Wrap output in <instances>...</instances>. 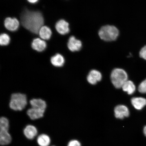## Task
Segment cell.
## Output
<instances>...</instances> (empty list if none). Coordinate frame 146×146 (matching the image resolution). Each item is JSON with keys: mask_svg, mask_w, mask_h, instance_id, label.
Listing matches in <instances>:
<instances>
[{"mask_svg": "<svg viewBox=\"0 0 146 146\" xmlns=\"http://www.w3.org/2000/svg\"><path fill=\"white\" fill-rule=\"evenodd\" d=\"M21 20L22 25L25 29L36 34H38L44 23V19L40 12L28 9H25L21 14Z\"/></svg>", "mask_w": 146, "mask_h": 146, "instance_id": "1", "label": "cell"}, {"mask_svg": "<svg viewBox=\"0 0 146 146\" xmlns=\"http://www.w3.org/2000/svg\"><path fill=\"white\" fill-rule=\"evenodd\" d=\"M27 104V96L21 93H15L11 95L9 106L12 110L21 111L26 107Z\"/></svg>", "mask_w": 146, "mask_h": 146, "instance_id": "2", "label": "cell"}, {"mask_svg": "<svg viewBox=\"0 0 146 146\" xmlns=\"http://www.w3.org/2000/svg\"><path fill=\"white\" fill-rule=\"evenodd\" d=\"M10 122L5 116L0 117V145H9L12 141V137L9 132Z\"/></svg>", "mask_w": 146, "mask_h": 146, "instance_id": "3", "label": "cell"}, {"mask_svg": "<svg viewBox=\"0 0 146 146\" xmlns=\"http://www.w3.org/2000/svg\"><path fill=\"white\" fill-rule=\"evenodd\" d=\"M119 34L118 29L113 25H105L101 27L98 32V35L101 39L108 42L115 40Z\"/></svg>", "mask_w": 146, "mask_h": 146, "instance_id": "4", "label": "cell"}, {"mask_svg": "<svg viewBox=\"0 0 146 146\" xmlns=\"http://www.w3.org/2000/svg\"><path fill=\"white\" fill-rule=\"evenodd\" d=\"M111 79L113 84L116 88H120L127 81V74L123 69H114L111 72Z\"/></svg>", "mask_w": 146, "mask_h": 146, "instance_id": "5", "label": "cell"}, {"mask_svg": "<svg viewBox=\"0 0 146 146\" xmlns=\"http://www.w3.org/2000/svg\"><path fill=\"white\" fill-rule=\"evenodd\" d=\"M114 112L115 117L120 119L128 117L130 114L128 108L123 105L117 106L114 109Z\"/></svg>", "mask_w": 146, "mask_h": 146, "instance_id": "6", "label": "cell"}, {"mask_svg": "<svg viewBox=\"0 0 146 146\" xmlns=\"http://www.w3.org/2000/svg\"><path fill=\"white\" fill-rule=\"evenodd\" d=\"M45 111L31 107L27 109V115L31 120L40 119L44 117Z\"/></svg>", "mask_w": 146, "mask_h": 146, "instance_id": "7", "label": "cell"}, {"mask_svg": "<svg viewBox=\"0 0 146 146\" xmlns=\"http://www.w3.org/2000/svg\"><path fill=\"white\" fill-rule=\"evenodd\" d=\"M25 137L29 140H33L38 135V131L35 126L29 124L25 127L23 131Z\"/></svg>", "mask_w": 146, "mask_h": 146, "instance_id": "8", "label": "cell"}, {"mask_svg": "<svg viewBox=\"0 0 146 146\" xmlns=\"http://www.w3.org/2000/svg\"><path fill=\"white\" fill-rule=\"evenodd\" d=\"M19 21L16 18L7 17L5 20V26L10 31H16L19 28Z\"/></svg>", "mask_w": 146, "mask_h": 146, "instance_id": "9", "label": "cell"}, {"mask_svg": "<svg viewBox=\"0 0 146 146\" xmlns=\"http://www.w3.org/2000/svg\"><path fill=\"white\" fill-rule=\"evenodd\" d=\"M82 46L81 41L76 39L75 36H72L69 38L67 43V46L71 52H78L81 50Z\"/></svg>", "mask_w": 146, "mask_h": 146, "instance_id": "10", "label": "cell"}, {"mask_svg": "<svg viewBox=\"0 0 146 146\" xmlns=\"http://www.w3.org/2000/svg\"><path fill=\"white\" fill-rule=\"evenodd\" d=\"M55 28L57 32L62 35L68 34L70 32L69 23L64 20H60L57 22Z\"/></svg>", "mask_w": 146, "mask_h": 146, "instance_id": "11", "label": "cell"}, {"mask_svg": "<svg viewBox=\"0 0 146 146\" xmlns=\"http://www.w3.org/2000/svg\"><path fill=\"white\" fill-rule=\"evenodd\" d=\"M102 74L99 71L96 70H91L88 75L87 81L92 85H95L98 82L101 81Z\"/></svg>", "mask_w": 146, "mask_h": 146, "instance_id": "12", "label": "cell"}, {"mask_svg": "<svg viewBox=\"0 0 146 146\" xmlns=\"http://www.w3.org/2000/svg\"><path fill=\"white\" fill-rule=\"evenodd\" d=\"M31 46L33 50L38 52H43L46 48V42L43 40L36 38L33 40Z\"/></svg>", "mask_w": 146, "mask_h": 146, "instance_id": "13", "label": "cell"}, {"mask_svg": "<svg viewBox=\"0 0 146 146\" xmlns=\"http://www.w3.org/2000/svg\"><path fill=\"white\" fill-rule=\"evenodd\" d=\"M30 104L33 108L46 111L47 108L46 102L41 98H33L31 100Z\"/></svg>", "mask_w": 146, "mask_h": 146, "instance_id": "14", "label": "cell"}, {"mask_svg": "<svg viewBox=\"0 0 146 146\" xmlns=\"http://www.w3.org/2000/svg\"><path fill=\"white\" fill-rule=\"evenodd\" d=\"M50 62L53 66L60 68L62 67L65 63V59L61 54H56L51 57Z\"/></svg>", "mask_w": 146, "mask_h": 146, "instance_id": "15", "label": "cell"}, {"mask_svg": "<svg viewBox=\"0 0 146 146\" xmlns=\"http://www.w3.org/2000/svg\"><path fill=\"white\" fill-rule=\"evenodd\" d=\"M131 102L133 106L138 110H141L146 105V99L143 98H133Z\"/></svg>", "mask_w": 146, "mask_h": 146, "instance_id": "16", "label": "cell"}, {"mask_svg": "<svg viewBox=\"0 0 146 146\" xmlns=\"http://www.w3.org/2000/svg\"><path fill=\"white\" fill-rule=\"evenodd\" d=\"M36 141L40 146H50L51 144L50 138L48 135L42 134L36 137Z\"/></svg>", "mask_w": 146, "mask_h": 146, "instance_id": "17", "label": "cell"}, {"mask_svg": "<svg viewBox=\"0 0 146 146\" xmlns=\"http://www.w3.org/2000/svg\"><path fill=\"white\" fill-rule=\"evenodd\" d=\"M38 34L41 39L43 40H48L52 35V32L50 27L43 26L40 29Z\"/></svg>", "mask_w": 146, "mask_h": 146, "instance_id": "18", "label": "cell"}, {"mask_svg": "<svg viewBox=\"0 0 146 146\" xmlns=\"http://www.w3.org/2000/svg\"><path fill=\"white\" fill-rule=\"evenodd\" d=\"M122 88L124 91L129 95L133 94L136 90L135 86L132 81L129 80H127L124 84Z\"/></svg>", "mask_w": 146, "mask_h": 146, "instance_id": "19", "label": "cell"}, {"mask_svg": "<svg viewBox=\"0 0 146 146\" xmlns=\"http://www.w3.org/2000/svg\"><path fill=\"white\" fill-rule=\"evenodd\" d=\"M10 38L6 33L2 34L0 36V44L1 46L8 45L10 43Z\"/></svg>", "mask_w": 146, "mask_h": 146, "instance_id": "20", "label": "cell"}, {"mask_svg": "<svg viewBox=\"0 0 146 146\" xmlns=\"http://www.w3.org/2000/svg\"><path fill=\"white\" fill-rule=\"evenodd\" d=\"M138 89L139 91L141 94H146V79L140 84Z\"/></svg>", "mask_w": 146, "mask_h": 146, "instance_id": "21", "label": "cell"}, {"mask_svg": "<svg viewBox=\"0 0 146 146\" xmlns=\"http://www.w3.org/2000/svg\"><path fill=\"white\" fill-rule=\"evenodd\" d=\"M67 146H82V145L79 140L74 139L70 140L68 142Z\"/></svg>", "mask_w": 146, "mask_h": 146, "instance_id": "22", "label": "cell"}, {"mask_svg": "<svg viewBox=\"0 0 146 146\" xmlns=\"http://www.w3.org/2000/svg\"><path fill=\"white\" fill-rule=\"evenodd\" d=\"M140 57L146 60V46L143 47L139 52Z\"/></svg>", "mask_w": 146, "mask_h": 146, "instance_id": "23", "label": "cell"}, {"mask_svg": "<svg viewBox=\"0 0 146 146\" xmlns=\"http://www.w3.org/2000/svg\"><path fill=\"white\" fill-rule=\"evenodd\" d=\"M27 1L32 4H35V3H37L39 0H27Z\"/></svg>", "mask_w": 146, "mask_h": 146, "instance_id": "24", "label": "cell"}, {"mask_svg": "<svg viewBox=\"0 0 146 146\" xmlns=\"http://www.w3.org/2000/svg\"><path fill=\"white\" fill-rule=\"evenodd\" d=\"M143 132L144 135L146 137V126L144 127Z\"/></svg>", "mask_w": 146, "mask_h": 146, "instance_id": "25", "label": "cell"}, {"mask_svg": "<svg viewBox=\"0 0 146 146\" xmlns=\"http://www.w3.org/2000/svg\"><path fill=\"white\" fill-rule=\"evenodd\" d=\"M54 146V145H52V146Z\"/></svg>", "mask_w": 146, "mask_h": 146, "instance_id": "26", "label": "cell"}]
</instances>
